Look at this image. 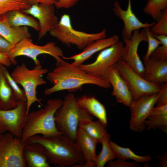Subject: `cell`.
I'll list each match as a JSON object with an SVG mask.
<instances>
[{"label":"cell","mask_w":167,"mask_h":167,"mask_svg":"<svg viewBox=\"0 0 167 167\" xmlns=\"http://www.w3.org/2000/svg\"><path fill=\"white\" fill-rule=\"evenodd\" d=\"M115 65L128 85L134 100L141 96L155 93L160 91L161 85L148 81L134 70L122 59Z\"/></svg>","instance_id":"9c48e42d"},{"label":"cell","mask_w":167,"mask_h":167,"mask_svg":"<svg viewBox=\"0 0 167 167\" xmlns=\"http://www.w3.org/2000/svg\"><path fill=\"white\" fill-rule=\"evenodd\" d=\"M102 77L109 81L112 87L111 94L115 97L116 101L130 107L134 100L133 95L115 65L108 69Z\"/></svg>","instance_id":"2e32d148"},{"label":"cell","mask_w":167,"mask_h":167,"mask_svg":"<svg viewBox=\"0 0 167 167\" xmlns=\"http://www.w3.org/2000/svg\"><path fill=\"white\" fill-rule=\"evenodd\" d=\"M30 6L23 0H0V16L11 11L26 9Z\"/></svg>","instance_id":"f1b7e54d"},{"label":"cell","mask_w":167,"mask_h":167,"mask_svg":"<svg viewBox=\"0 0 167 167\" xmlns=\"http://www.w3.org/2000/svg\"><path fill=\"white\" fill-rule=\"evenodd\" d=\"M109 144L113 150L116 158L124 160L131 159L136 162H148L151 161V156L148 155L145 156L138 155L129 148L121 147L110 140Z\"/></svg>","instance_id":"484cf974"},{"label":"cell","mask_w":167,"mask_h":167,"mask_svg":"<svg viewBox=\"0 0 167 167\" xmlns=\"http://www.w3.org/2000/svg\"><path fill=\"white\" fill-rule=\"evenodd\" d=\"M167 152L160 158L159 166L167 167Z\"/></svg>","instance_id":"b9f144b4"},{"label":"cell","mask_w":167,"mask_h":167,"mask_svg":"<svg viewBox=\"0 0 167 167\" xmlns=\"http://www.w3.org/2000/svg\"><path fill=\"white\" fill-rule=\"evenodd\" d=\"M145 122L148 130L159 128L167 133V115L149 116Z\"/></svg>","instance_id":"f546056e"},{"label":"cell","mask_w":167,"mask_h":167,"mask_svg":"<svg viewBox=\"0 0 167 167\" xmlns=\"http://www.w3.org/2000/svg\"><path fill=\"white\" fill-rule=\"evenodd\" d=\"M76 100L81 107L90 115L97 118L106 126L107 118L105 107L94 96H83L76 98Z\"/></svg>","instance_id":"7402d4cb"},{"label":"cell","mask_w":167,"mask_h":167,"mask_svg":"<svg viewBox=\"0 0 167 167\" xmlns=\"http://www.w3.org/2000/svg\"><path fill=\"white\" fill-rule=\"evenodd\" d=\"M166 104H167V82L161 85L160 95L156 104V106H158Z\"/></svg>","instance_id":"d590c367"},{"label":"cell","mask_w":167,"mask_h":167,"mask_svg":"<svg viewBox=\"0 0 167 167\" xmlns=\"http://www.w3.org/2000/svg\"><path fill=\"white\" fill-rule=\"evenodd\" d=\"M50 35L68 46L75 45L79 49L97 40L106 37L107 30L104 28L96 33H88L75 29L70 15H63L58 23L49 32Z\"/></svg>","instance_id":"5b68a950"},{"label":"cell","mask_w":167,"mask_h":167,"mask_svg":"<svg viewBox=\"0 0 167 167\" xmlns=\"http://www.w3.org/2000/svg\"><path fill=\"white\" fill-rule=\"evenodd\" d=\"M157 21L151 27L150 31L154 34L167 36V9L164 11Z\"/></svg>","instance_id":"836d02e7"},{"label":"cell","mask_w":167,"mask_h":167,"mask_svg":"<svg viewBox=\"0 0 167 167\" xmlns=\"http://www.w3.org/2000/svg\"><path fill=\"white\" fill-rule=\"evenodd\" d=\"M110 138V135L107 133L102 140L101 150L98 154L96 155L95 157L96 167H103L107 162L116 158L115 155L109 144Z\"/></svg>","instance_id":"4316f807"},{"label":"cell","mask_w":167,"mask_h":167,"mask_svg":"<svg viewBox=\"0 0 167 167\" xmlns=\"http://www.w3.org/2000/svg\"><path fill=\"white\" fill-rule=\"evenodd\" d=\"M63 101L59 99L48 100L44 108L29 112L24 128L21 139L24 141L36 135L44 136L62 135L56 126L54 115L61 107Z\"/></svg>","instance_id":"3957f363"},{"label":"cell","mask_w":167,"mask_h":167,"mask_svg":"<svg viewBox=\"0 0 167 167\" xmlns=\"http://www.w3.org/2000/svg\"><path fill=\"white\" fill-rule=\"evenodd\" d=\"M47 78L53 85L45 90V95L64 90L71 92H75L87 84L96 85L105 88L111 87L109 82L104 78L91 75L78 66L72 65L63 59L56 64L51 71L48 73Z\"/></svg>","instance_id":"6da1fadb"},{"label":"cell","mask_w":167,"mask_h":167,"mask_svg":"<svg viewBox=\"0 0 167 167\" xmlns=\"http://www.w3.org/2000/svg\"><path fill=\"white\" fill-rule=\"evenodd\" d=\"M150 115H167V104L160 106L154 107L150 112Z\"/></svg>","instance_id":"f35d334b"},{"label":"cell","mask_w":167,"mask_h":167,"mask_svg":"<svg viewBox=\"0 0 167 167\" xmlns=\"http://www.w3.org/2000/svg\"><path fill=\"white\" fill-rule=\"evenodd\" d=\"M167 7V0H148L143 9V12L157 21Z\"/></svg>","instance_id":"83f0119b"},{"label":"cell","mask_w":167,"mask_h":167,"mask_svg":"<svg viewBox=\"0 0 167 167\" xmlns=\"http://www.w3.org/2000/svg\"><path fill=\"white\" fill-rule=\"evenodd\" d=\"M92 116L78 103L75 95L71 93L65 96L61 107L54 115L55 122L58 131L71 140L75 141L79 123L85 120H92Z\"/></svg>","instance_id":"277c9868"},{"label":"cell","mask_w":167,"mask_h":167,"mask_svg":"<svg viewBox=\"0 0 167 167\" xmlns=\"http://www.w3.org/2000/svg\"><path fill=\"white\" fill-rule=\"evenodd\" d=\"M75 142L85 161L82 167H96L95 160L97 142L79 127L77 131Z\"/></svg>","instance_id":"ac0fdd59"},{"label":"cell","mask_w":167,"mask_h":167,"mask_svg":"<svg viewBox=\"0 0 167 167\" xmlns=\"http://www.w3.org/2000/svg\"><path fill=\"white\" fill-rule=\"evenodd\" d=\"M144 64V78L146 79L160 85L167 82V60L150 56Z\"/></svg>","instance_id":"d6986e66"},{"label":"cell","mask_w":167,"mask_h":167,"mask_svg":"<svg viewBox=\"0 0 167 167\" xmlns=\"http://www.w3.org/2000/svg\"><path fill=\"white\" fill-rule=\"evenodd\" d=\"M124 46L123 43L119 41L101 50L93 62L78 67L91 75L102 77L108 69L122 59Z\"/></svg>","instance_id":"30bf717a"},{"label":"cell","mask_w":167,"mask_h":167,"mask_svg":"<svg viewBox=\"0 0 167 167\" xmlns=\"http://www.w3.org/2000/svg\"><path fill=\"white\" fill-rule=\"evenodd\" d=\"M22 11L23 13L30 15L38 20L40 27L38 37L39 40L44 37L58 22L55 13L54 5L38 3Z\"/></svg>","instance_id":"5bb4252c"},{"label":"cell","mask_w":167,"mask_h":167,"mask_svg":"<svg viewBox=\"0 0 167 167\" xmlns=\"http://www.w3.org/2000/svg\"><path fill=\"white\" fill-rule=\"evenodd\" d=\"M23 154L27 167H50L44 148L39 143L26 142Z\"/></svg>","instance_id":"ffe728a7"},{"label":"cell","mask_w":167,"mask_h":167,"mask_svg":"<svg viewBox=\"0 0 167 167\" xmlns=\"http://www.w3.org/2000/svg\"><path fill=\"white\" fill-rule=\"evenodd\" d=\"M152 34L162 43L161 44V45L158 47L150 56L158 59L167 60V36Z\"/></svg>","instance_id":"4dcf8cb0"},{"label":"cell","mask_w":167,"mask_h":167,"mask_svg":"<svg viewBox=\"0 0 167 167\" xmlns=\"http://www.w3.org/2000/svg\"><path fill=\"white\" fill-rule=\"evenodd\" d=\"M133 32L129 39H123L125 46L122 59L138 74L144 77V66L138 53V49L141 42L147 41V37L143 28L141 32L135 30Z\"/></svg>","instance_id":"4fadbf2b"},{"label":"cell","mask_w":167,"mask_h":167,"mask_svg":"<svg viewBox=\"0 0 167 167\" xmlns=\"http://www.w3.org/2000/svg\"><path fill=\"white\" fill-rule=\"evenodd\" d=\"M6 16L8 23L11 26H29L37 31L40 30V27L38 21L33 17L20 11V10L11 11L6 14Z\"/></svg>","instance_id":"cb8c5ba5"},{"label":"cell","mask_w":167,"mask_h":167,"mask_svg":"<svg viewBox=\"0 0 167 167\" xmlns=\"http://www.w3.org/2000/svg\"><path fill=\"white\" fill-rule=\"evenodd\" d=\"M119 36L114 35L108 38L96 40L87 45L80 53L70 57L64 56L63 59L72 60V65L79 66L83 64L94 54L108 47L119 41Z\"/></svg>","instance_id":"e0dca14e"},{"label":"cell","mask_w":167,"mask_h":167,"mask_svg":"<svg viewBox=\"0 0 167 167\" xmlns=\"http://www.w3.org/2000/svg\"><path fill=\"white\" fill-rule=\"evenodd\" d=\"M0 35L14 46L22 39L31 37L27 27L10 25L7 21L6 14L0 16Z\"/></svg>","instance_id":"44dd1931"},{"label":"cell","mask_w":167,"mask_h":167,"mask_svg":"<svg viewBox=\"0 0 167 167\" xmlns=\"http://www.w3.org/2000/svg\"><path fill=\"white\" fill-rule=\"evenodd\" d=\"M2 133V132H1V131L0 130V133Z\"/></svg>","instance_id":"7bdbcfd3"},{"label":"cell","mask_w":167,"mask_h":167,"mask_svg":"<svg viewBox=\"0 0 167 167\" xmlns=\"http://www.w3.org/2000/svg\"><path fill=\"white\" fill-rule=\"evenodd\" d=\"M113 5V10L115 15L123 22L124 27L121 32L123 39H129L134 31L145 27L150 28L156 23V22L143 23L140 21L132 10L131 0H128L127 8L125 10L121 8L117 1H115Z\"/></svg>","instance_id":"9a60e30c"},{"label":"cell","mask_w":167,"mask_h":167,"mask_svg":"<svg viewBox=\"0 0 167 167\" xmlns=\"http://www.w3.org/2000/svg\"></svg>","instance_id":"ee69618b"},{"label":"cell","mask_w":167,"mask_h":167,"mask_svg":"<svg viewBox=\"0 0 167 167\" xmlns=\"http://www.w3.org/2000/svg\"><path fill=\"white\" fill-rule=\"evenodd\" d=\"M26 101H21L15 108L8 110L0 109V130L8 132L21 138L26 122Z\"/></svg>","instance_id":"7c38bea8"},{"label":"cell","mask_w":167,"mask_h":167,"mask_svg":"<svg viewBox=\"0 0 167 167\" xmlns=\"http://www.w3.org/2000/svg\"><path fill=\"white\" fill-rule=\"evenodd\" d=\"M42 54H48L53 57L56 61V64L62 60L64 56L62 49L55 42L51 41L44 45H39L34 44L30 38L21 40L6 54L14 65L17 63L16 57L23 56L32 59L35 65H37L41 64L37 57Z\"/></svg>","instance_id":"52a82bcc"},{"label":"cell","mask_w":167,"mask_h":167,"mask_svg":"<svg viewBox=\"0 0 167 167\" xmlns=\"http://www.w3.org/2000/svg\"><path fill=\"white\" fill-rule=\"evenodd\" d=\"M48 72L47 69L43 68L41 65H35L33 69H28L22 62L13 70L11 75L14 80L23 88L27 98V114H28L30 107L37 102L41 105V99L36 96V88L40 85L45 84L47 82L43 76Z\"/></svg>","instance_id":"8992f818"},{"label":"cell","mask_w":167,"mask_h":167,"mask_svg":"<svg viewBox=\"0 0 167 167\" xmlns=\"http://www.w3.org/2000/svg\"><path fill=\"white\" fill-rule=\"evenodd\" d=\"M14 46L0 35V53L4 54L8 53Z\"/></svg>","instance_id":"74e56055"},{"label":"cell","mask_w":167,"mask_h":167,"mask_svg":"<svg viewBox=\"0 0 167 167\" xmlns=\"http://www.w3.org/2000/svg\"><path fill=\"white\" fill-rule=\"evenodd\" d=\"M0 64L5 67H10L12 64L6 54L0 53Z\"/></svg>","instance_id":"60d3db41"},{"label":"cell","mask_w":167,"mask_h":167,"mask_svg":"<svg viewBox=\"0 0 167 167\" xmlns=\"http://www.w3.org/2000/svg\"><path fill=\"white\" fill-rule=\"evenodd\" d=\"M160 92L142 96L133 100L130 107L131 117L129 127L131 130L136 132L144 130L146 127V119L156 104Z\"/></svg>","instance_id":"8fae6325"},{"label":"cell","mask_w":167,"mask_h":167,"mask_svg":"<svg viewBox=\"0 0 167 167\" xmlns=\"http://www.w3.org/2000/svg\"><path fill=\"white\" fill-rule=\"evenodd\" d=\"M3 72L8 83L14 91L18 100L21 101H27L24 91L19 87L18 84L13 79L11 74L4 66L3 67Z\"/></svg>","instance_id":"1f68e13d"},{"label":"cell","mask_w":167,"mask_h":167,"mask_svg":"<svg viewBox=\"0 0 167 167\" xmlns=\"http://www.w3.org/2000/svg\"><path fill=\"white\" fill-rule=\"evenodd\" d=\"M143 28L145 32L147 37V41L148 42L147 52L143 57L144 64L152 54L162 43L153 36L149 27H145Z\"/></svg>","instance_id":"d6a6232c"},{"label":"cell","mask_w":167,"mask_h":167,"mask_svg":"<svg viewBox=\"0 0 167 167\" xmlns=\"http://www.w3.org/2000/svg\"><path fill=\"white\" fill-rule=\"evenodd\" d=\"M27 142L41 145L44 150L48 162L61 167H82L85 161L81 150L75 141L61 135L44 136L33 135Z\"/></svg>","instance_id":"7a4b0ae2"},{"label":"cell","mask_w":167,"mask_h":167,"mask_svg":"<svg viewBox=\"0 0 167 167\" xmlns=\"http://www.w3.org/2000/svg\"><path fill=\"white\" fill-rule=\"evenodd\" d=\"M56 2L54 4L58 9H68L75 6L79 0H54Z\"/></svg>","instance_id":"8d00e7d4"},{"label":"cell","mask_w":167,"mask_h":167,"mask_svg":"<svg viewBox=\"0 0 167 167\" xmlns=\"http://www.w3.org/2000/svg\"><path fill=\"white\" fill-rule=\"evenodd\" d=\"M3 66L0 64V109L8 110L16 107L21 101L17 99L5 77Z\"/></svg>","instance_id":"603a6c76"},{"label":"cell","mask_w":167,"mask_h":167,"mask_svg":"<svg viewBox=\"0 0 167 167\" xmlns=\"http://www.w3.org/2000/svg\"><path fill=\"white\" fill-rule=\"evenodd\" d=\"M79 127L83 129L98 143H101L107 134L106 127L99 120L95 121L92 120L82 121L79 123Z\"/></svg>","instance_id":"d4e9b609"},{"label":"cell","mask_w":167,"mask_h":167,"mask_svg":"<svg viewBox=\"0 0 167 167\" xmlns=\"http://www.w3.org/2000/svg\"><path fill=\"white\" fill-rule=\"evenodd\" d=\"M30 6L42 3L47 5H54L56 2L54 0H23Z\"/></svg>","instance_id":"ab89813d"},{"label":"cell","mask_w":167,"mask_h":167,"mask_svg":"<svg viewBox=\"0 0 167 167\" xmlns=\"http://www.w3.org/2000/svg\"><path fill=\"white\" fill-rule=\"evenodd\" d=\"M107 167H140L141 165L135 161L127 162L125 160L117 159L115 161L110 160L108 162Z\"/></svg>","instance_id":"e575fe53"},{"label":"cell","mask_w":167,"mask_h":167,"mask_svg":"<svg viewBox=\"0 0 167 167\" xmlns=\"http://www.w3.org/2000/svg\"><path fill=\"white\" fill-rule=\"evenodd\" d=\"M26 142L8 132L0 133V167H26L23 151Z\"/></svg>","instance_id":"ba28073f"}]
</instances>
